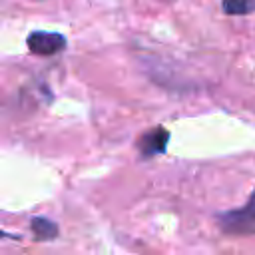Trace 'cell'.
Here are the masks:
<instances>
[{
    "label": "cell",
    "instance_id": "cell-1",
    "mask_svg": "<svg viewBox=\"0 0 255 255\" xmlns=\"http://www.w3.org/2000/svg\"><path fill=\"white\" fill-rule=\"evenodd\" d=\"M217 223L223 233H231V235L255 233V189L249 195L245 205L231 211L217 213Z\"/></svg>",
    "mask_w": 255,
    "mask_h": 255
},
{
    "label": "cell",
    "instance_id": "cell-2",
    "mask_svg": "<svg viewBox=\"0 0 255 255\" xmlns=\"http://www.w3.org/2000/svg\"><path fill=\"white\" fill-rule=\"evenodd\" d=\"M26 46L36 56H56L66 48V38L58 32L36 30L30 32L26 38Z\"/></svg>",
    "mask_w": 255,
    "mask_h": 255
},
{
    "label": "cell",
    "instance_id": "cell-3",
    "mask_svg": "<svg viewBox=\"0 0 255 255\" xmlns=\"http://www.w3.org/2000/svg\"><path fill=\"white\" fill-rule=\"evenodd\" d=\"M167 143H169V131L161 126H155V128L139 133L135 147H137L141 157H153V155L163 153Z\"/></svg>",
    "mask_w": 255,
    "mask_h": 255
},
{
    "label": "cell",
    "instance_id": "cell-4",
    "mask_svg": "<svg viewBox=\"0 0 255 255\" xmlns=\"http://www.w3.org/2000/svg\"><path fill=\"white\" fill-rule=\"evenodd\" d=\"M30 229H32L36 241H50V239H56L58 233H60L58 225H56L52 219H48V217H40V215H38V217H32V221H30Z\"/></svg>",
    "mask_w": 255,
    "mask_h": 255
},
{
    "label": "cell",
    "instance_id": "cell-5",
    "mask_svg": "<svg viewBox=\"0 0 255 255\" xmlns=\"http://www.w3.org/2000/svg\"><path fill=\"white\" fill-rule=\"evenodd\" d=\"M221 8L229 16H243L255 12V0H223Z\"/></svg>",
    "mask_w": 255,
    "mask_h": 255
}]
</instances>
